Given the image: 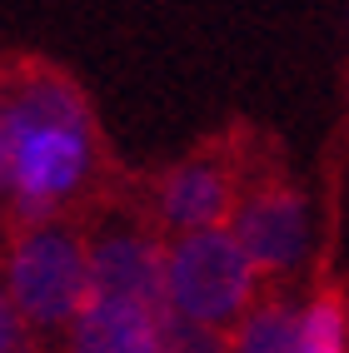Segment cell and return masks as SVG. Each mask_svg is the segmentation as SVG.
I'll return each mask as SVG.
<instances>
[{
    "label": "cell",
    "mask_w": 349,
    "mask_h": 353,
    "mask_svg": "<svg viewBox=\"0 0 349 353\" xmlns=\"http://www.w3.org/2000/svg\"><path fill=\"white\" fill-rule=\"evenodd\" d=\"M6 289L15 294L20 314L35 328L75 323L90 299V244L85 219H30L10 224V259H6Z\"/></svg>",
    "instance_id": "1"
},
{
    "label": "cell",
    "mask_w": 349,
    "mask_h": 353,
    "mask_svg": "<svg viewBox=\"0 0 349 353\" xmlns=\"http://www.w3.org/2000/svg\"><path fill=\"white\" fill-rule=\"evenodd\" d=\"M254 274L260 264L249 259L235 229H180L165 244V279L170 303L185 319H200L209 328H229L249 314Z\"/></svg>",
    "instance_id": "2"
},
{
    "label": "cell",
    "mask_w": 349,
    "mask_h": 353,
    "mask_svg": "<svg viewBox=\"0 0 349 353\" xmlns=\"http://www.w3.org/2000/svg\"><path fill=\"white\" fill-rule=\"evenodd\" d=\"M95 214L85 219L90 244V294H120L145 299L155 309H170V279H165V244L145 209L130 204H90Z\"/></svg>",
    "instance_id": "3"
},
{
    "label": "cell",
    "mask_w": 349,
    "mask_h": 353,
    "mask_svg": "<svg viewBox=\"0 0 349 353\" xmlns=\"http://www.w3.org/2000/svg\"><path fill=\"white\" fill-rule=\"evenodd\" d=\"M90 164H95L90 114L85 120L35 125L26 150H20V170H15V190H10V224L50 219L55 204H65L70 194H80L90 184V174H95Z\"/></svg>",
    "instance_id": "4"
},
{
    "label": "cell",
    "mask_w": 349,
    "mask_h": 353,
    "mask_svg": "<svg viewBox=\"0 0 349 353\" xmlns=\"http://www.w3.org/2000/svg\"><path fill=\"white\" fill-rule=\"evenodd\" d=\"M245 170L235 150L215 139V145H200L195 154H185L175 170L160 179L155 194V214L165 229H215L225 219H235L240 194H245Z\"/></svg>",
    "instance_id": "5"
},
{
    "label": "cell",
    "mask_w": 349,
    "mask_h": 353,
    "mask_svg": "<svg viewBox=\"0 0 349 353\" xmlns=\"http://www.w3.org/2000/svg\"><path fill=\"white\" fill-rule=\"evenodd\" d=\"M229 229L240 234V244L249 249L254 264H260V274H290L299 259H305V239H310L305 194H299L285 174L254 179V184H245Z\"/></svg>",
    "instance_id": "6"
},
{
    "label": "cell",
    "mask_w": 349,
    "mask_h": 353,
    "mask_svg": "<svg viewBox=\"0 0 349 353\" xmlns=\"http://www.w3.org/2000/svg\"><path fill=\"white\" fill-rule=\"evenodd\" d=\"M70 353H165V309L145 299L90 294L70 323Z\"/></svg>",
    "instance_id": "7"
},
{
    "label": "cell",
    "mask_w": 349,
    "mask_h": 353,
    "mask_svg": "<svg viewBox=\"0 0 349 353\" xmlns=\"http://www.w3.org/2000/svg\"><path fill=\"white\" fill-rule=\"evenodd\" d=\"M305 348V319L285 299L249 303V314L235 323V353H299Z\"/></svg>",
    "instance_id": "8"
},
{
    "label": "cell",
    "mask_w": 349,
    "mask_h": 353,
    "mask_svg": "<svg viewBox=\"0 0 349 353\" xmlns=\"http://www.w3.org/2000/svg\"><path fill=\"white\" fill-rule=\"evenodd\" d=\"M299 353H344V309L334 294L310 303L305 314V348Z\"/></svg>",
    "instance_id": "9"
},
{
    "label": "cell",
    "mask_w": 349,
    "mask_h": 353,
    "mask_svg": "<svg viewBox=\"0 0 349 353\" xmlns=\"http://www.w3.org/2000/svg\"><path fill=\"white\" fill-rule=\"evenodd\" d=\"M165 353H229L220 328H209L200 319H185L175 303L165 309Z\"/></svg>",
    "instance_id": "10"
},
{
    "label": "cell",
    "mask_w": 349,
    "mask_h": 353,
    "mask_svg": "<svg viewBox=\"0 0 349 353\" xmlns=\"http://www.w3.org/2000/svg\"><path fill=\"white\" fill-rule=\"evenodd\" d=\"M26 314L10 289H0V353H26Z\"/></svg>",
    "instance_id": "11"
},
{
    "label": "cell",
    "mask_w": 349,
    "mask_h": 353,
    "mask_svg": "<svg viewBox=\"0 0 349 353\" xmlns=\"http://www.w3.org/2000/svg\"><path fill=\"white\" fill-rule=\"evenodd\" d=\"M0 95H6V75H0Z\"/></svg>",
    "instance_id": "12"
},
{
    "label": "cell",
    "mask_w": 349,
    "mask_h": 353,
    "mask_svg": "<svg viewBox=\"0 0 349 353\" xmlns=\"http://www.w3.org/2000/svg\"><path fill=\"white\" fill-rule=\"evenodd\" d=\"M0 234H10V229H6V224H0Z\"/></svg>",
    "instance_id": "13"
}]
</instances>
